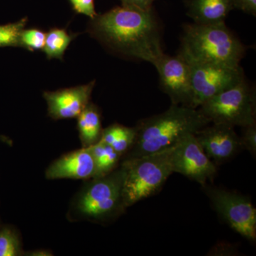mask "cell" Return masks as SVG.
<instances>
[{
	"label": "cell",
	"instance_id": "obj_4",
	"mask_svg": "<svg viewBox=\"0 0 256 256\" xmlns=\"http://www.w3.org/2000/svg\"><path fill=\"white\" fill-rule=\"evenodd\" d=\"M126 170L124 164L110 174L92 178L76 197L72 214L78 220L104 223L117 218L126 210L122 190Z\"/></svg>",
	"mask_w": 256,
	"mask_h": 256
},
{
	"label": "cell",
	"instance_id": "obj_8",
	"mask_svg": "<svg viewBox=\"0 0 256 256\" xmlns=\"http://www.w3.org/2000/svg\"><path fill=\"white\" fill-rule=\"evenodd\" d=\"M207 196L230 228L250 240L256 238V210L246 197L222 188H207Z\"/></svg>",
	"mask_w": 256,
	"mask_h": 256
},
{
	"label": "cell",
	"instance_id": "obj_2",
	"mask_svg": "<svg viewBox=\"0 0 256 256\" xmlns=\"http://www.w3.org/2000/svg\"><path fill=\"white\" fill-rule=\"evenodd\" d=\"M210 124V120L198 108L172 104L162 114L138 122L136 140L124 160L164 150Z\"/></svg>",
	"mask_w": 256,
	"mask_h": 256
},
{
	"label": "cell",
	"instance_id": "obj_20",
	"mask_svg": "<svg viewBox=\"0 0 256 256\" xmlns=\"http://www.w3.org/2000/svg\"><path fill=\"white\" fill-rule=\"evenodd\" d=\"M46 33L38 28H24L20 34V47L28 50H43Z\"/></svg>",
	"mask_w": 256,
	"mask_h": 256
},
{
	"label": "cell",
	"instance_id": "obj_7",
	"mask_svg": "<svg viewBox=\"0 0 256 256\" xmlns=\"http://www.w3.org/2000/svg\"><path fill=\"white\" fill-rule=\"evenodd\" d=\"M192 90V108H198L210 98L245 80L240 66L188 62Z\"/></svg>",
	"mask_w": 256,
	"mask_h": 256
},
{
	"label": "cell",
	"instance_id": "obj_5",
	"mask_svg": "<svg viewBox=\"0 0 256 256\" xmlns=\"http://www.w3.org/2000/svg\"><path fill=\"white\" fill-rule=\"evenodd\" d=\"M173 146L140 158L124 160L126 173L122 197L126 208L156 194L172 174Z\"/></svg>",
	"mask_w": 256,
	"mask_h": 256
},
{
	"label": "cell",
	"instance_id": "obj_23",
	"mask_svg": "<svg viewBox=\"0 0 256 256\" xmlns=\"http://www.w3.org/2000/svg\"><path fill=\"white\" fill-rule=\"evenodd\" d=\"M234 6L246 14L256 16V0H234Z\"/></svg>",
	"mask_w": 256,
	"mask_h": 256
},
{
	"label": "cell",
	"instance_id": "obj_12",
	"mask_svg": "<svg viewBox=\"0 0 256 256\" xmlns=\"http://www.w3.org/2000/svg\"><path fill=\"white\" fill-rule=\"evenodd\" d=\"M95 84L92 80L85 85L44 92L48 116L54 120L77 118L90 102Z\"/></svg>",
	"mask_w": 256,
	"mask_h": 256
},
{
	"label": "cell",
	"instance_id": "obj_22",
	"mask_svg": "<svg viewBox=\"0 0 256 256\" xmlns=\"http://www.w3.org/2000/svg\"><path fill=\"white\" fill-rule=\"evenodd\" d=\"M69 2L74 11L78 14L86 15L90 20L98 14L96 12L94 0H69Z\"/></svg>",
	"mask_w": 256,
	"mask_h": 256
},
{
	"label": "cell",
	"instance_id": "obj_21",
	"mask_svg": "<svg viewBox=\"0 0 256 256\" xmlns=\"http://www.w3.org/2000/svg\"><path fill=\"white\" fill-rule=\"evenodd\" d=\"M244 128V134L242 140V148L247 150L252 153V156H256V124Z\"/></svg>",
	"mask_w": 256,
	"mask_h": 256
},
{
	"label": "cell",
	"instance_id": "obj_1",
	"mask_svg": "<svg viewBox=\"0 0 256 256\" xmlns=\"http://www.w3.org/2000/svg\"><path fill=\"white\" fill-rule=\"evenodd\" d=\"M89 32L108 48L128 58L153 65L164 54L160 25L152 8L118 6L92 18Z\"/></svg>",
	"mask_w": 256,
	"mask_h": 256
},
{
	"label": "cell",
	"instance_id": "obj_9",
	"mask_svg": "<svg viewBox=\"0 0 256 256\" xmlns=\"http://www.w3.org/2000/svg\"><path fill=\"white\" fill-rule=\"evenodd\" d=\"M173 173H178L202 186L216 174V166L205 154L194 134L185 136L173 146L171 156Z\"/></svg>",
	"mask_w": 256,
	"mask_h": 256
},
{
	"label": "cell",
	"instance_id": "obj_16",
	"mask_svg": "<svg viewBox=\"0 0 256 256\" xmlns=\"http://www.w3.org/2000/svg\"><path fill=\"white\" fill-rule=\"evenodd\" d=\"M89 148L95 162L96 172L94 178L105 176L117 169L122 156L112 146L99 140Z\"/></svg>",
	"mask_w": 256,
	"mask_h": 256
},
{
	"label": "cell",
	"instance_id": "obj_10",
	"mask_svg": "<svg viewBox=\"0 0 256 256\" xmlns=\"http://www.w3.org/2000/svg\"><path fill=\"white\" fill-rule=\"evenodd\" d=\"M160 77V87L172 104L191 107L192 90L190 65L180 55L163 54L153 64Z\"/></svg>",
	"mask_w": 256,
	"mask_h": 256
},
{
	"label": "cell",
	"instance_id": "obj_13",
	"mask_svg": "<svg viewBox=\"0 0 256 256\" xmlns=\"http://www.w3.org/2000/svg\"><path fill=\"white\" fill-rule=\"evenodd\" d=\"M96 172L95 162L90 148H82L60 156L47 168L48 180H89Z\"/></svg>",
	"mask_w": 256,
	"mask_h": 256
},
{
	"label": "cell",
	"instance_id": "obj_25",
	"mask_svg": "<svg viewBox=\"0 0 256 256\" xmlns=\"http://www.w3.org/2000/svg\"><path fill=\"white\" fill-rule=\"evenodd\" d=\"M184 1L188 2V0H184Z\"/></svg>",
	"mask_w": 256,
	"mask_h": 256
},
{
	"label": "cell",
	"instance_id": "obj_14",
	"mask_svg": "<svg viewBox=\"0 0 256 256\" xmlns=\"http://www.w3.org/2000/svg\"><path fill=\"white\" fill-rule=\"evenodd\" d=\"M188 15L201 24L225 22L234 9V0H188Z\"/></svg>",
	"mask_w": 256,
	"mask_h": 256
},
{
	"label": "cell",
	"instance_id": "obj_3",
	"mask_svg": "<svg viewBox=\"0 0 256 256\" xmlns=\"http://www.w3.org/2000/svg\"><path fill=\"white\" fill-rule=\"evenodd\" d=\"M245 54V46L222 22L185 25L178 54L188 62L238 66Z\"/></svg>",
	"mask_w": 256,
	"mask_h": 256
},
{
	"label": "cell",
	"instance_id": "obj_11",
	"mask_svg": "<svg viewBox=\"0 0 256 256\" xmlns=\"http://www.w3.org/2000/svg\"><path fill=\"white\" fill-rule=\"evenodd\" d=\"M194 136L205 154L215 164L230 160L242 149L240 136L234 127L227 124H208Z\"/></svg>",
	"mask_w": 256,
	"mask_h": 256
},
{
	"label": "cell",
	"instance_id": "obj_24",
	"mask_svg": "<svg viewBox=\"0 0 256 256\" xmlns=\"http://www.w3.org/2000/svg\"><path fill=\"white\" fill-rule=\"evenodd\" d=\"M122 6L137 8L140 10H150L154 0H120Z\"/></svg>",
	"mask_w": 256,
	"mask_h": 256
},
{
	"label": "cell",
	"instance_id": "obj_17",
	"mask_svg": "<svg viewBox=\"0 0 256 256\" xmlns=\"http://www.w3.org/2000/svg\"><path fill=\"white\" fill-rule=\"evenodd\" d=\"M76 35L70 34L64 28H53L46 34L43 50L48 60H62L66 50Z\"/></svg>",
	"mask_w": 256,
	"mask_h": 256
},
{
	"label": "cell",
	"instance_id": "obj_19",
	"mask_svg": "<svg viewBox=\"0 0 256 256\" xmlns=\"http://www.w3.org/2000/svg\"><path fill=\"white\" fill-rule=\"evenodd\" d=\"M22 255L21 242L16 232L5 227L0 230V256Z\"/></svg>",
	"mask_w": 256,
	"mask_h": 256
},
{
	"label": "cell",
	"instance_id": "obj_6",
	"mask_svg": "<svg viewBox=\"0 0 256 256\" xmlns=\"http://www.w3.org/2000/svg\"><path fill=\"white\" fill-rule=\"evenodd\" d=\"M210 122L245 128L256 124V98L244 80L210 98L200 108Z\"/></svg>",
	"mask_w": 256,
	"mask_h": 256
},
{
	"label": "cell",
	"instance_id": "obj_18",
	"mask_svg": "<svg viewBox=\"0 0 256 256\" xmlns=\"http://www.w3.org/2000/svg\"><path fill=\"white\" fill-rule=\"evenodd\" d=\"M26 22L28 18H23L16 22L0 25V48L20 47V34L25 28Z\"/></svg>",
	"mask_w": 256,
	"mask_h": 256
},
{
	"label": "cell",
	"instance_id": "obj_15",
	"mask_svg": "<svg viewBox=\"0 0 256 256\" xmlns=\"http://www.w3.org/2000/svg\"><path fill=\"white\" fill-rule=\"evenodd\" d=\"M79 137L82 148L94 146L100 140L102 128L101 114L98 106L90 102L78 117Z\"/></svg>",
	"mask_w": 256,
	"mask_h": 256
}]
</instances>
